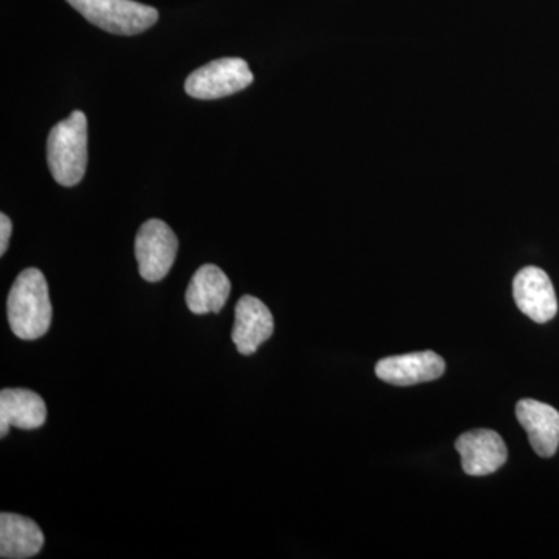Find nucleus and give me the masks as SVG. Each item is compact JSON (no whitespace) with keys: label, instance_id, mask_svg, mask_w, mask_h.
Listing matches in <instances>:
<instances>
[{"label":"nucleus","instance_id":"4468645a","mask_svg":"<svg viewBox=\"0 0 559 559\" xmlns=\"http://www.w3.org/2000/svg\"><path fill=\"white\" fill-rule=\"evenodd\" d=\"M11 230H13V224H11L9 216L2 213V215H0V255H3L7 249H9Z\"/></svg>","mask_w":559,"mask_h":559},{"label":"nucleus","instance_id":"0eeeda50","mask_svg":"<svg viewBox=\"0 0 559 559\" xmlns=\"http://www.w3.org/2000/svg\"><path fill=\"white\" fill-rule=\"evenodd\" d=\"M518 308L536 323H547L557 316L558 299L551 280L540 267L528 266L513 280Z\"/></svg>","mask_w":559,"mask_h":559},{"label":"nucleus","instance_id":"9d476101","mask_svg":"<svg viewBox=\"0 0 559 559\" xmlns=\"http://www.w3.org/2000/svg\"><path fill=\"white\" fill-rule=\"evenodd\" d=\"M516 417L536 454L554 457L559 448V412L549 404L525 399L516 404Z\"/></svg>","mask_w":559,"mask_h":559},{"label":"nucleus","instance_id":"39448f33","mask_svg":"<svg viewBox=\"0 0 559 559\" xmlns=\"http://www.w3.org/2000/svg\"><path fill=\"white\" fill-rule=\"evenodd\" d=\"M178 249V237L167 223L160 219L146 221L140 227L134 246L142 278L154 283L167 277L175 264Z\"/></svg>","mask_w":559,"mask_h":559},{"label":"nucleus","instance_id":"1a4fd4ad","mask_svg":"<svg viewBox=\"0 0 559 559\" xmlns=\"http://www.w3.org/2000/svg\"><path fill=\"white\" fill-rule=\"evenodd\" d=\"M274 334V318L266 305L253 296H242L235 305L231 341L240 355H253Z\"/></svg>","mask_w":559,"mask_h":559},{"label":"nucleus","instance_id":"f257e3e1","mask_svg":"<svg viewBox=\"0 0 559 559\" xmlns=\"http://www.w3.org/2000/svg\"><path fill=\"white\" fill-rule=\"evenodd\" d=\"M10 329L22 341H36L50 330L51 301L43 272L28 267L17 275L7 300Z\"/></svg>","mask_w":559,"mask_h":559},{"label":"nucleus","instance_id":"ddd939ff","mask_svg":"<svg viewBox=\"0 0 559 559\" xmlns=\"http://www.w3.org/2000/svg\"><path fill=\"white\" fill-rule=\"evenodd\" d=\"M44 546V533L31 518L21 514H0V558L27 559L36 557Z\"/></svg>","mask_w":559,"mask_h":559},{"label":"nucleus","instance_id":"f8f14e48","mask_svg":"<svg viewBox=\"0 0 559 559\" xmlns=\"http://www.w3.org/2000/svg\"><path fill=\"white\" fill-rule=\"evenodd\" d=\"M231 290L230 280L215 264H204L194 272L186 301L193 314H210L219 312L229 299Z\"/></svg>","mask_w":559,"mask_h":559},{"label":"nucleus","instance_id":"6e6552de","mask_svg":"<svg viewBox=\"0 0 559 559\" xmlns=\"http://www.w3.org/2000/svg\"><path fill=\"white\" fill-rule=\"evenodd\" d=\"M447 370L443 358L433 352L407 353L381 359L374 367L377 377L399 388L439 380Z\"/></svg>","mask_w":559,"mask_h":559},{"label":"nucleus","instance_id":"20e7f679","mask_svg":"<svg viewBox=\"0 0 559 559\" xmlns=\"http://www.w3.org/2000/svg\"><path fill=\"white\" fill-rule=\"evenodd\" d=\"M253 83V73L242 58H221L194 70L186 92L198 100H216L237 94Z\"/></svg>","mask_w":559,"mask_h":559},{"label":"nucleus","instance_id":"f03ea898","mask_svg":"<svg viewBox=\"0 0 559 559\" xmlns=\"http://www.w3.org/2000/svg\"><path fill=\"white\" fill-rule=\"evenodd\" d=\"M51 176L62 187H75L87 167V119L81 110L51 128L47 140Z\"/></svg>","mask_w":559,"mask_h":559},{"label":"nucleus","instance_id":"7ed1b4c3","mask_svg":"<svg viewBox=\"0 0 559 559\" xmlns=\"http://www.w3.org/2000/svg\"><path fill=\"white\" fill-rule=\"evenodd\" d=\"M68 2L91 24L114 35H139L148 31L159 20L156 9L134 0H68Z\"/></svg>","mask_w":559,"mask_h":559},{"label":"nucleus","instance_id":"9b49d317","mask_svg":"<svg viewBox=\"0 0 559 559\" xmlns=\"http://www.w3.org/2000/svg\"><path fill=\"white\" fill-rule=\"evenodd\" d=\"M47 419V407L38 393L27 389H3L0 392V436L11 426L24 430L39 429Z\"/></svg>","mask_w":559,"mask_h":559},{"label":"nucleus","instance_id":"423d86ee","mask_svg":"<svg viewBox=\"0 0 559 559\" xmlns=\"http://www.w3.org/2000/svg\"><path fill=\"white\" fill-rule=\"evenodd\" d=\"M462 468L471 477H484L502 468L509 459L506 441L496 430L474 429L455 441Z\"/></svg>","mask_w":559,"mask_h":559}]
</instances>
